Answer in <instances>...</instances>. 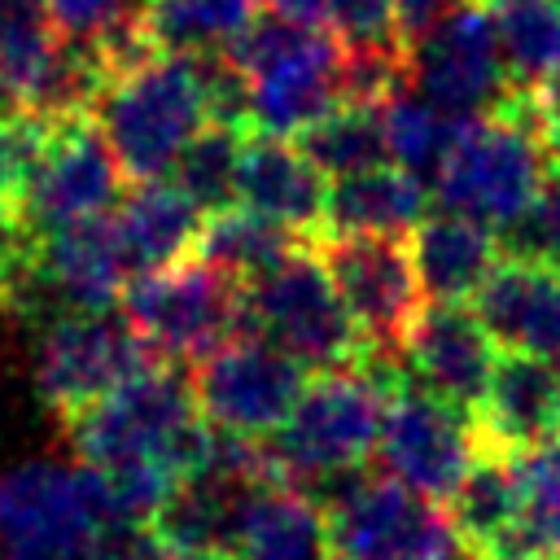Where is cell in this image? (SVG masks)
<instances>
[{
	"label": "cell",
	"instance_id": "cell-1",
	"mask_svg": "<svg viewBox=\"0 0 560 560\" xmlns=\"http://www.w3.org/2000/svg\"><path fill=\"white\" fill-rule=\"evenodd\" d=\"M402 376L407 368L398 359L368 354L354 368H332L306 381L289 420L271 438H262L271 477L302 486L324 503L337 481L363 472L368 455L381 442L385 411Z\"/></svg>",
	"mask_w": 560,
	"mask_h": 560
},
{
	"label": "cell",
	"instance_id": "cell-2",
	"mask_svg": "<svg viewBox=\"0 0 560 560\" xmlns=\"http://www.w3.org/2000/svg\"><path fill=\"white\" fill-rule=\"evenodd\" d=\"M66 438L83 468L162 464L175 481L210 468L219 451V429L201 416L192 381L166 359H153L114 394L70 416Z\"/></svg>",
	"mask_w": 560,
	"mask_h": 560
},
{
	"label": "cell",
	"instance_id": "cell-3",
	"mask_svg": "<svg viewBox=\"0 0 560 560\" xmlns=\"http://www.w3.org/2000/svg\"><path fill=\"white\" fill-rule=\"evenodd\" d=\"M92 118L131 184L171 175L179 153L214 122L201 57L153 52L136 61L101 88Z\"/></svg>",
	"mask_w": 560,
	"mask_h": 560
},
{
	"label": "cell",
	"instance_id": "cell-4",
	"mask_svg": "<svg viewBox=\"0 0 560 560\" xmlns=\"http://www.w3.org/2000/svg\"><path fill=\"white\" fill-rule=\"evenodd\" d=\"M547 158L538 92L516 88L499 109L459 122L446 158L429 179L433 206L503 228L538 192L551 166Z\"/></svg>",
	"mask_w": 560,
	"mask_h": 560
},
{
	"label": "cell",
	"instance_id": "cell-5",
	"mask_svg": "<svg viewBox=\"0 0 560 560\" xmlns=\"http://www.w3.org/2000/svg\"><path fill=\"white\" fill-rule=\"evenodd\" d=\"M223 57L249 79L254 136L298 140L341 101V39L332 31L298 26L267 9L249 18Z\"/></svg>",
	"mask_w": 560,
	"mask_h": 560
},
{
	"label": "cell",
	"instance_id": "cell-6",
	"mask_svg": "<svg viewBox=\"0 0 560 560\" xmlns=\"http://www.w3.org/2000/svg\"><path fill=\"white\" fill-rule=\"evenodd\" d=\"M241 306L245 332L280 346L306 372L354 368L368 359V341L350 306L341 302L324 258H315L306 245H298L258 280L241 284Z\"/></svg>",
	"mask_w": 560,
	"mask_h": 560
},
{
	"label": "cell",
	"instance_id": "cell-7",
	"mask_svg": "<svg viewBox=\"0 0 560 560\" xmlns=\"http://www.w3.org/2000/svg\"><path fill=\"white\" fill-rule=\"evenodd\" d=\"M332 560H477L438 499L350 472L324 494Z\"/></svg>",
	"mask_w": 560,
	"mask_h": 560
},
{
	"label": "cell",
	"instance_id": "cell-8",
	"mask_svg": "<svg viewBox=\"0 0 560 560\" xmlns=\"http://www.w3.org/2000/svg\"><path fill=\"white\" fill-rule=\"evenodd\" d=\"M122 315L140 332V341L153 350V359L184 363L206 359L223 341L245 332V306H241V280L228 271L184 258L162 271H140L122 289Z\"/></svg>",
	"mask_w": 560,
	"mask_h": 560
},
{
	"label": "cell",
	"instance_id": "cell-9",
	"mask_svg": "<svg viewBox=\"0 0 560 560\" xmlns=\"http://www.w3.org/2000/svg\"><path fill=\"white\" fill-rule=\"evenodd\" d=\"M109 525L92 468L22 464L0 477V560H83Z\"/></svg>",
	"mask_w": 560,
	"mask_h": 560
},
{
	"label": "cell",
	"instance_id": "cell-10",
	"mask_svg": "<svg viewBox=\"0 0 560 560\" xmlns=\"http://www.w3.org/2000/svg\"><path fill=\"white\" fill-rule=\"evenodd\" d=\"M149 363L153 350L140 341L127 315H109V311L61 315L39 328L35 385L48 411H57L66 424L70 416L88 411Z\"/></svg>",
	"mask_w": 560,
	"mask_h": 560
},
{
	"label": "cell",
	"instance_id": "cell-11",
	"mask_svg": "<svg viewBox=\"0 0 560 560\" xmlns=\"http://www.w3.org/2000/svg\"><path fill=\"white\" fill-rule=\"evenodd\" d=\"M324 267L350 306L368 354L402 363L411 328L429 306L411 249L398 236H324Z\"/></svg>",
	"mask_w": 560,
	"mask_h": 560
},
{
	"label": "cell",
	"instance_id": "cell-12",
	"mask_svg": "<svg viewBox=\"0 0 560 560\" xmlns=\"http://www.w3.org/2000/svg\"><path fill=\"white\" fill-rule=\"evenodd\" d=\"M201 416L236 438H271L306 389V368L280 346L241 332L197 363L192 376Z\"/></svg>",
	"mask_w": 560,
	"mask_h": 560
},
{
	"label": "cell",
	"instance_id": "cell-13",
	"mask_svg": "<svg viewBox=\"0 0 560 560\" xmlns=\"http://www.w3.org/2000/svg\"><path fill=\"white\" fill-rule=\"evenodd\" d=\"M477 451H481L477 420L451 407L446 398L429 394L411 376H402V385L389 398L385 429L376 442L381 472L424 499L446 503L455 486L464 481V472L472 468Z\"/></svg>",
	"mask_w": 560,
	"mask_h": 560
},
{
	"label": "cell",
	"instance_id": "cell-14",
	"mask_svg": "<svg viewBox=\"0 0 560 560\" xmlns=\"http://www.w3.org/2000/svg\"><path fill=\"white\" fill-rule=\"evenodd\" d=\"M122 166L101 136L92 114H57L48 118V136L39 149V162L31 171L26 197H22V223L44 236L83 219L109 214L122 188Z\"/></svg>",
	"mask_w": 560,
	"mask_h": 560
},
{
	"label": "cell",
	"instance_id": "cell-15",
	"mask_svg": "<svg viewBox=\"0 0 560 560\" xmlns=\"http://www.w3.org/2000/svg\"><path fill=\"white\" fill-rule=\"evenodd\" d=\"M411 88L455 122L499 109L516 83L508 74L490 9L468 0L420 44H411Z\"/></svg>",
	"mask_w": 560,
	"mask_h": 560
},
{
	"label": "cell",
	"instance_id": "cell-16",
	"mask_svg": "<svg viewBox=\"0 0 560 560\" xmlns=\"http://www.w3.org/2000/svg\"><path fill=\"white\" fill-rule=\"evenodd\" d=\"M494 337L468 302H429L402 350L407 376L451 407L477 416L494 376Z\"/></svg>",
	"mask_w": 560,
	"mask_h": 560
},
{
	"label": "cell",
	"instance_id": "cell-17",
	"mask_svg": "<svg viewBox=\"0 0 560 560\" xmlns=\"http://www.w3.org/2000/svg\"><path fill=\"white\" fill-rule=\"evenodd\" d=\"M477 438L499 451H529L560 429V363L508 350L494 363L490 389L477 407Z\"/></svg>",
	"mask_w": 560,
	"mask_h": 560
},
{
	"label": "cell",
	"instance_id": "cell-18",
	"mask_svg": "<svg viewBox=\"0 0 560 560\" xmlns=\"http://www.w3.org/2000/svg\"><path fill=\"white\" fill-rule=\"evenodd\" d=\"M446 512L477 560H525V477L512 451L481 442Z\"/></svg>",
	"mask_w": 560,
	"mask_h": 560
},
{
	"label": "cell",
	"instance_id": "cell-19",
	"mask_svg": "<svg viewBox=\"0 0 560 560\" xmlns=\"http://www.w3.org/2000/svg\"><path fill=\"white\" fill-rule=\"evenodd\" d=\"M472 311L499 346L560 363V267L503 258L472 298Z\"/></svg>",
	"mask_w": 560,
	"mask_h": 560
},
{
	"label": "cell",
	"instance_id": "cell-20",
	"mask_svg": "<svg viewBox=\"0 0 560 560\" xmlns=\"http://www.w3.org/2000/svg\"><path fill=\"white\" fill-rule=\"evenodd\" d=\"M241 206L284 223L298 236H315L324 228V201H328V175L280 136H245L241 149V175H236Z\"/></svg>",
	"mask_w": 560,
	"mask_h": 560
},
{
	"label": "cell",
	"instance_id": "cell-21",
	"mask_svg": "<svg viewBox=\"0 0 560 560\" xmlns=\"http://www.w3.org/2000/svg\"><path fill=\"white\" fill-rule=\"evenodd\" d=\"M411 262L429 302H472L503 262L499 232L455 210H429L411 228Z\"/></svg>",
	"mask_w": 560,
	"mask_h": 560
},
{
	"label": "cell",
	"instance_id": "cell-22",
	"mask_svg": "<svg viewBox=\"0 0 560 560\" xmlns=\"http://www.w3.org/2000/svg\"><path fill=\"white\" fill-rule=\"evenodd\" d=\"M433 210V188L407 166H372L328 184L324 236H402Z\"/></svg>",
	"mask_w": 560,
	"mask_h": 560
},
{
	"label": "cell",
	"instance_id": "cell-23",
	"mask_svg": "<svg viewBox=\"0 0 560 560\" xmlns=\"http://www.w3.org/2000/svg\"><path fill=\"white\" fill-rule=\"evenodd\" d=\"M118 245L131 271H162L171 262L192 258L206 210L175 184V179H144L109 214Z\"/></svg>",
	"mask_w": 560,
	"mask_h": 560
},
{
	"label": "cell",
	"instance_id": "cell-24",
	"mask_svg": "<svg viewBox=\"0 0 560 560\" xmlns=\"http://www.w3.org/2000/svg\"><path fill=\"white\" fill-rule=\"evenodd\" d=\"M232 551L241 560H332L324 503L302 486L267 477L249 494Z\"/></svg>",
	"mask_w": 560,
	"mask_h": 560
},
{
	"label": "cell",
	"instance_id": "cell-25",
	"mask_svg": "<svg viewBox=\"0 0 560 560\" xmlns=\"http://www.w3.org/2000/svg\"><path fill=\"white\" fill-rule=\"evenodd\" d=\"M302 241L306 236L289 232L284 223H276V219H267V214H258L249 206H228V210L206 214L192 258L228 271L241 284H249L262 271H271L280 258H289Z\"/></svg>",
	"mask_w": 560,
	"mask_h": 560
},
{
	"label": "cell",
	"instance_id": "cell-26",
	"mask_svg": "<svg viewBox=\"0 0 560 560\" xmlns=\"http://www.w3.org/2000/svg\"><path fill=\"white\" fill-rule=\"evenodd\" d=\"M328 179L372 171L389 162V140H385V105L372 101H337L324 118H315L298 140H293Z\"/></svg>",
	"mask_w": 560,
	"mask_h": 560
},
{
	"label": "cell",
	"instance_id": "cell-27",
	"mask_svg": "<svg viewBox=\"0 0 560 560\" xmlns=\"http://www.w3.org/2000/svg\"><path fill=\"white\" fill-rule=\"evenodd\" d=\"M144 31L158 52H223L254 18L249 0H140Z\"/></svg>",
	"mask_w": 560,
	"mask_h": 560
},
{
	"label": "cell",
	"instance_id": "cell-28",
	"mask_svg": "<svg viewBox=\"0 0 560 560\" xmlns=\"http://www.w3.org/2000/svg\"><path fill=\"white\" fill-rule=\"evenodd\" d=\"M494 31L516 88L538 92L560 74V0H508L494 9Z\"/></svg>",
	"mask_w": 560,
	"mask_h": 560
},
{
	"label": "cell",
	"instance_id": "cell-29",
	"mask_svg": "<svg viewBox=\"0 0 560 560\" xmlns=\"http://www.w3.org/2000/svg\"><path fill=\"white\" fill-rule=\"evenodd\" d=\"M245 127L232 122H210L171 166V179L206 210H228L236 206V175H241V149H245Z\"/></svg>",
	"mask_w": 560,
	"mask_h": 560
},
{
	"label": "cell",
	"instance_id": "cell-30",
	"mask_svg": "<svg viewBox=\"0 0 560 560\" xmlns=\"http://www.w3.org/2000/svg\"><path fill=\"white\" fill-rule=\"evenodd\" d=\"M459 122L429 105L420 92H398L385 101V140H389V162L416 171L420 179H433L438 162L446 158Z\"/></svg>",
	"mask_w": 560,
	"mask_h": 560
},
{
	"label": "cell",
	"instance_id": "cell-31",
	"mask_svg": "<svg viewBox=\"0 0 560 560\" xmlns=\"http://www.w3.org/2000/svg\"><path fill=\"white\" fill-rule=\"evenodd\" d=\"M525 477V560H560V438L516 455Z\"/></svg>",
	"mask_w": 560,
	"mask_h": 560
},
{
	"label": "cell",
	"instance_id": "cell-32",
	"mask_svg": "<svg viewBox=\"0 0 560 560\" xmlns=\"http://www.w3.org/2000/svg\"><path fill=\"white\" fill-rule=\"evenodd\" d=\"M499 245H503V258L560 267V162L547 166L529 206L499 228Z\"/></svg>",
	"mask_w": 560,
	"mask_h": 560
},
{
	"label": "cell",
	"instance_id": "cell-33",
	"mask_svg": "<svg viewBox=\"0 0 560 560\" xmlns=\"http://www.w3.org/2000/svg\"><path fill=\"white\" fill-rule=\"evenodd\" d=\"M44 136H48V114L13 109L0 122V206L13 214H22V197H26L35 162H39Z\"/></svg>",
	"mask_w": 560,
	"mask_h": 560
},
{
	"label": "cell",
	"instance_id": "cell-34",
	"mask_svg": "<svg viewBox=\"0 0 560 560\" xmlns=\"http://www.w3.org/2000/svg\"><path fill=\"white\" fill-rule=\"evenodd\" d=\"M328 26L341 48H407L394 0H328Z\"/></svg>",
	"mask_w": 560,
	"mask_h": 560
},
{
	"label": "cell",
	"instance_id": "cell-35",
	"mask_svg": "<svg viewBox=\"0 0 560 560\" xmlns=\"http://www.w3.org/2000/svg\"><path fill=\"white\" fill-rule=\"evenodd\" d=\"M48 4H52L57 31L70 39H92L140 9V0H48Z\"/></svg>",
	"mask_w": 560,
	"mask_h": 560
},
{
	"label": "cell",
	"instance_id": "cell-36",
	"mask_svg": "<svg viewBox=\"0 0 560 560\" xmlns=\"http://www.w3.org/2000/svg\"><path fill=\"white\" fill-rule=\"evenodd\" d=\"M459 4H468V0H394V9H398V31H402L407 48L420 44V39H424L438 22H446Z\"/></svg>",
	"mask_w": 560,
	"mask_h": 560
},
{
	"label": "cell",
	"instance_id": "cell-37",
	"mask_svg": "<svg viewBox=\"0 0 560 560\" xmlns=\"http://www.w3.org/2000/svg\"><path fill=\"white\" fill-rule=\"evenodd\" d=\"M31 236H35V232L22 223V214H13V210L0 206V289L9 284V276L18 271V262L26 258Z\"/></svg>",
	"mask_w": 560,
	"mask_h": 560
},
{
	"label": "cell",
	"instance_id": "cell-38",
	"mask_svg": "<svg viewBox=\"0 0 560 560\" xmlns=\"http://www.w3.org/2000/svg\"><path fill=\"white\" fill-rule=\"evenodd\" d=\"M538 114H542V140L551 162H560V74L538 88Z\"/></svg>",
	"mask_w": 560,
	"mask_h": 560
},
{
	"label": "cell",
	"instance_id": "cell-39",
	"mask_svg": "<svg viewBox=\"0 0 560 560\" xmlns=\"http://www.w3.org/2000/svg\"><path fill=\"white\" fill-rule=\"evenodd\" d=\"M271 13L298 22V26H315V31H332L328 26V0H267Z\"/></svg>",
	"mask_w": 560,
	"mask_h": 560
},
{
	"label": "cell",
	"instance_id": "cell-40",
	"mask_svg": "<svg viewBox=\"0 0 560 560\" xmlns=\"http://www.w3.org/2000/svg\"><path fill=\"white\" fill-rule=\"evenodd\" d=\"M166 560H241L232 547H206V551H171Z\"/></svg>",
	"mask_w": 560,
	"mask_h": 560
},
{
	"label": "cell",
	"instance_id": "cell-41",
	"mask_svg": "<svg viewBox=\"0 0 560 560\" xmlns=\"http://www.w3.org/2000/svg\"><path fill=\"white\" fill-rule=\"evenodd\" d=\"M13 109H22V105H18V101H13V96H9L4 88H0V122H4V118H9Z\"/></svg>",
	"mask_w": 560,
	"mask_h": 560
},
{
	"label": "cell",
	"instance_id": "cell-42",
	"mask_svg": "<svg viewBox=\"0 0 560 560\" xmlns=\"http://www.w3.org/2000/svg\"><path fill=\"white\" fill-rule=\"evenodd\" d=\"M481 9H499V4H508V0H477Z\"/></svg>",
	"mask_w": 560,
	"mask_h": 560
}]
</instances>
